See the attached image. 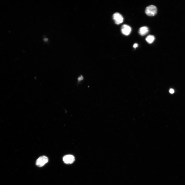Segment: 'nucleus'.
<instances>
[{
    "label": "nucleus",
    "instance_id": "nucleus-1",
    "mask_svg": "<svg viewBox=\"0 0 185 185\" xmlns=\"http://www.w3.org/2000/svg\"><path fill=\"white\" fill-rule=\"evenodd\" d=\"M157 9L156 6L153 5L148 6L146 7L145 12L146 14L149 16H155L157 13Z\"/></svg>",
    "mask_w": 185,
    "mask_h": 185
},
{
    "label": "nucleus",
    "instance_id": "nucleus-2",
    "mask_svg": "<svg viewBox=\"0 0 185 185\" xmlns=\"http://www.w3.org/2000/svg\"><path fill=\"white\" fill-rule=\"evenodd\" d=\"M48 157L45 156L40 157L36 161V165L38 167L43 166L48 162Z\"/></svg>",
    "mask_w": 185,
    "mask_h": 185
},
{
    "label": "nucleus",
    "instance_id": "nucleus-3",
    "mask_svg": "<svg viewBox=\"0 0 185 185\" xmlns=\"http://www.w3.org/2000/svg\"><path fill=\"white\" fill-rule=\"evenodd\" d=\"M113 18L116 24H120L123 22V17L119 13L117 12L114 13L113 16Z\"/></svg>",
    "mask_w": 185,
    "mask_h": 185
},
{
    "label": "nucleus",
    "instance_id": "nucleus-4",
    "mask_svg": "<svg viewBox=\"0 0 185 185\" xmlns=\"http://www.w3.org/2000/svg\"><path fill=\"white\" fill-rule=\"evenodd\" d=\"M63 161L67 164H71L73 163L75 160V158L71 155H67L64 156Z\"/></svg>",
    "mask_w": 185,
    "mask_h": 185
},
{
    "label": "nucleus",
    "instance_id": "nucleus-5",
    "mask_svg": "<svg viewBox=\"0 0 185 185\" xmlns=\"http://www.w3.org/2000/svg\"><path fill=\"white\" fill-rule=\"evenodd\" d=\"M121 30L123 35L127 36L130 34L132 31V28L129 26L124 24L122 26Z\"/></svg>",
    "mask_w": 185,
    "mask_h": 185
},
{
    "label": "nucleus",
    "instance_id": "nucleus-6",
    "mask_svg": "<svg viewBox=\"0 0 185 185\" xmlns=\"http://www.w3.org/2000/svg\"><path fill=\"white\" fill-rule=\"evenodd\" d=\"M149 32V29L147 27L144 26L139 29V32L141 35L144 36L147 35Z\"/></svg>",
    "mask_w": 185,
    "mask_h": 185
},
{
    "label": "nucleus",
    "instance_id": "nucleus-7",
    "mask_svg": "<svg viewBox=\"0 0 185 185\" xmlns=\"http://www.w3.org/2000/svg\"><path fill=\"white\" fill-rule=\"evenodd\" d=\"M146 41L149 43H152L155 39L154 36L153 35H150L148 36L146 38Z\"/></svg>",
    "mask_w": 185,
    "mask_h": 185
},
{
    "label": "nucleus",
    "instance_id": "nucleus-8",
    "mask_svg": "<svg viewBox=\"0 0 185 185\" xmlns=\"http://www.w3.org/2000/svg\"><path fill=\"white\" fill-rule=\"evenodd\" d=\"M138 46V44L137 43H135L133 45V47L134 48H136Z\"/></svg>",
    "mask_w": 185,
    "mask_h": 185
},
{
    "label": "nucleus",
    "instance_id": "nucleus-9",
    "mask_svg": "<svg viewBox=\"0 0 185 185\" xmlns=\"http://www.w3.org/2000/svg\"><path fill=\"white\" fill-rule=\"evenodd\" d=\"M169 92L171 94H173L174 92V90L173 89H171L169 90Z\"/></svg>",
    "mask_w": 185,
    "mask_h": 185
},
{
    "label": "nucleus",
    "instance_id": "nucleus-10",
    "mask_svg": "<svg viewBox=\"0 0 185 185\" xmlns=\"http://www.w3.org/2000/svg\"><path fill=\"white\" fill-rule=\"evenodd\" d=\"M83 78L82 76H81L79 77L78 79V80L79 81H80L83 79Z\"/></svg>",
    "mask_w": 185,
    "mask_h": 185
},
{
    "label": "nucleus",
    "instance_id": "nucleus-11",
    "mask_svg": "<svg viewBox=\"0 0 185 185\" xmlns=\"http://www.w3.org/2000/svg\"><path fill=\"white\" fill-rule=\"evenodd\" d=\"M46 39H46H44V40H45V41H46V40H48V39Z\"/></svg>",
    "mask_w": 185,
    "mask_h": 185
}]
</instances>
